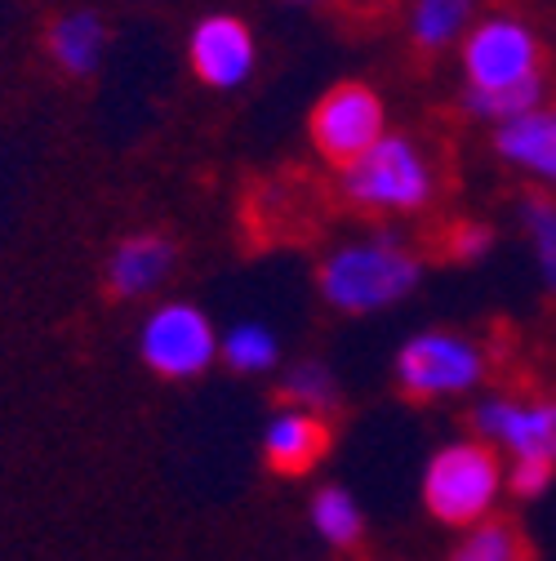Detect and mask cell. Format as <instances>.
Wrapping results in <instances>:
<instances>
[{
	"label": "cell",
	"mask_w": 556,
	"mask_h": 561,
	"mask_svg": "<svg viewBox=\"0 0 556 561\" xmlns=\"http://www.w3.org/2000/svg\"><path fill=\"white\" fill-rule=\"evenodd\" d=\"M424 276V263L396 237H370L334 250L321 263V295L338 312H379L401 304Z\"/></svg>",
	"instance_id": "cell-1"
},
{
	"label": "cell",
	"mask_w": 556,
	"mask_h": 561,
	"mask_svg": "<svg viewBox=\"0 0 556 561\" xmlns=\"http://www.w3.org/2000/svg\"><path fill=\"white\" fill-rule=\"evenodd\" d=\"M503 490H508L503 463L485 442H450L428 459V472H424L428 513L459 530L490 522Z\"/></svg>",
	"instance_id": "cell-2"
},
{
	"label": "cell",
	"mask_w": 556,
	"mask_h": 561,
	"mask_svg": "<svg viewBox=\"0 0 556 561\" xmlns=\"http://www.w3.org/2000/svg\"><path fill=\"white\" fill-rule=\"evenodd\" d=\"M343 192L366 209L414 215L437 196V174L424 148L405 134H383L379 144L343 170Z\"/></svg>",
	"instance_id": "cell-3"
},
{
	"label": "cell",
	"mask_w": 556,
	"mask_h": 561,
	"mask_svg": "<svg viewBox=\"0 0 556 561\" xmlns=\"http://www.w3.org/2000/svg\"><path fill=\"white\" fill-rule=\"evenodd\" d=\"M490 375L485 347L454 330H428L414 334L396 353V383L409 401H445L467 397Z\"/></svg>",
	"instance_id": "cell-4"
},
{
	"label": "cell",
	"mask_w": 556,
	"mask_h": 561,
	"mask_svg": "<svg viewBox=\"0 0 556 561\" xmlns=\"http://www.w3.org/2000/svg\"><path fill=\"white\" fill-rule=\"evenodd\" d=\"M463 72H467V90L480 94L517 90L543 77V45L521 19L508 14L485 19L463 41Z\"/></svg>",
	"instance_id": "cell-5"
},
{
	"label": "cell",
	"mask_w": 556,
	"mask_h": 561,
	"mask_svg": "<svg viewBox=\"0 0 556 561\" xmlns=\"http://www.w3.org/2000/svg\"><path fill=\"white\" fill-rule=\"evenodd\" d=\"M472 428L508 463L556 468V397H485L472 410Z\"/></svg>",
	"instance_id": "cell-6"
},
{
	"label": "cell",
	"mask_w": 556,
	"mask_h": 561,
	"mask_svg": "<svg viewBox=\"0 0 556 561\" xmlns=\"http://www.w3.org/2000/svg\"><path fill=\"white\" fill-rule=\"evenodd\" d=\"M383 138V103L370 85H334L312 107V144L325 161L347 170Z\"/></svg>",
	"instance_id": "cell-7"
},
{
	"label": "cell",
	"mask_w": 556,
	"mask_h": 561,
	"mask_svg": "<svg viewBox=\"0 0 556 561\" xmlns=\"http://www.w3.org/2000/svg\"><path fill=\"white\" fill-rule=\"evenodd\" d=\"M138 353H143V362L165 379H192L200 370H210V362L219 353V339H215L210 317L200 308L165 304L148 317L143 339H138Z\"/></svg>",
	"instance_id": "cell-8"
},
{
	"label": "cell",
	"mask_w": 556,
	"mask_h": 561,
	"mask_svg": "<svg viewBox=\"0 0 556 561\" xmlns=\"http://www.w3.org/2000/svg\"><path fill=\"white\" fill-rule=\"evenodd\" d=\"M187 54H192L196 77L215 90H232L254 72V36L232 14H215V19L196 23Z\"/></svg>",
	"instance_id": "cell-9"
},
{
	"label": "cell",
	"mask_w": 556,
	"mask_h": 561,
	"mask_svg": "<svg viewBox=\"0 0 556 561\" xmlns=\"http://www.w3.org/2000/svg\"><path fill=\"white\" fill-rule=\"evenodd\" d=\"M325 450H329V424L316 410H299V405L276 414L267 424V437H263L267 463L276 472H290V477L308 472L316 459H325Z\"/></svg>",
	"instance_id": "cell-10"
},
{
	"label": "cell",
	"mask_w": 556,
	"mask_h": 561,
	"mask_svg": "<svg viewBox=\"0 0 556 561\" xmlns=\"http://www.w3.org/2000/svg\"><path fill=\"white\" fill-rule=\"evenodd\" d=\"M495 152L508 165L556 183V116L552 112H525L517 121L495 125Z\"/></svg>",
	"instance_id": "cell-11"
},
{
	"label": "cell",
	"mask_w": 556,
	"mask_h": 561,
	"mask_svg": "<svg viewBox=\"0 0 556 561\" xmlns=\"http://www.w3.org/2000/svg\"><path fill=\"white\" fill-rule=\"evenodd\" d=\"M170 263H174V245L165 237H152V232L129 237L116 245V254L107 263V286L116 299H138L170 276Z\"/></svg>",
	"instance_id": "cell-12"
},
{
	"label": "cell",
	"mask_w": 556,
	"mask_h": 561,
	"mask_svg": "<svg viewBox=\"0 0 556 561\" xmlns=\"http://www.w3.org/2000/svg\"><path fill=\"white\" fill-rule=\"evenodd\" d=\"M103 45H107V27L94 10H72L49 27V49H54L62 72H72V77L94 72L99 58H103Z\"/></svg>",
	"instance_id": "cell-13"
},
{
	"label": "cell",
	"mask_w": 556,
	"mask_h": 561,
	"mask_svg": "<svg viewBox=\"0 0 556 561\" xmlns=\"http://www.w3.org/2000/svg\"><path fill=\"white\" fill-rule=\"evenodd\" d=\"M472 10H476V0H414L409 5V41H414V49H424V54L450 49L463 36Z\"/></svg>",
	"instance_id": "cell-14"
},
{
	"label": "cell",
	"mask_w": 556,
	"mask_h": 561,
	"mask_svg": "<svg viewBox=\"0 0 556 561\" xmlns=\"http://www.w3.org/2000/svg\"><path fill=\"white\" fill-rule=\"evenodd\" d=\"M450 561H534V557H530V548H525V539L512 522L490 517V522L463 530Z\"/></svg>",
	"instance_id": "cell-15"
},
{
	"label": "cell",
	"mask_w": 556,
	"mask_h": 561,
	"mask_svg": "<svg viewBox=\"0 0 556 561\" xmlns=\"http://www.w3.org/2000/svg\"><path fill=\"white\" fill-rule=\"evenodd\" d=\"M312 526L334 548H352L361 539V530H366V517H361V504L347 495V490L325 485V490H316V500H312Z\"/></svg>",
	"instance_id": "cell-16"
},
{
	"label": "cell",
	"mask_w": 556,
	"mask_h": 561,
	"mask_svg": "<svg viewBox=\"0 0 556 561\" xmlns=\"http://www.w3.org/2000/svg\"><path fill=\"white\" fill-rule=\"evenodd\" d=\"M521 228L530 237V250H534V263H538L547 295H556V201L543 196V192L521 196Z\"/></svg>",
	"instance_id": "cell-17"
},
{
	"label": "cell",
	"mask_w": 556,
	"mask_h": 561,
	"mask_svg": "<svg viewBox=\"0 0 556 561\" xmlns=\"http://www.w3.org/2000/svg\"><path fill=\"white\" fill-rule=\"evenodd\" d=\"M543 94H547V85H543V77H538V81H525V85L499 90V94L467 90V94H463V107H467L472 116H480V121L503 125V121H517V116H525V112H543Z\"/></svg>",
	"instance_id": "cell-18"
},
{
	"label": "cell",
	"mask_w": 556,
	"mask_h": 561,
	"mask_svg": "<svg viewBox=\"0 0 556 561\" xmlns=\"http://www.w3.org/2000/svg\"><path fill=\"white\" fill-rule=\"evenodd\" d=\"M219 353H223V362H228L232 370H241V375H250V370H271V366H276V339H271L267 325L245 321V325L228 330V339L219 343Z\"/></svg>",
	"instance_id": "cell-19"
},
{
	"label": "cell",
	"mask_w": 556,
	"mask_h": 561,
	"mask_svg": "<svg viewBox=\"0 0 556 561\" xmlns=\"http://www.w3.org/2000/svg\"><path fill=\"white\" fill-rule=\"evenodd\" d=\"M286 392L299 401V410H321V405H334L338 388H334V375L321 366V362H303L290 370L286 379Z\"/></svg>",
	"instance_id": "cell-20"
},
{
	"label": "cell",
	"mask_w": 556,
	"mask_h": 561,
	"mask_svg": "<svg viewBox=\"0 0 556 561\" xmlns=\"http://www.w3.org/2000/svg\"><path fill=\"white\" fill-rule=\"evenodd\" d=\"M490 245H495V232L485 224H459L450 232V259H463V263L485 259V254H490Z\"/></svg>",
	"instance_id": "cell-21"
},
{
	"label": "cell",
	"mask_w": 556,
	"mask_h": 561,
	"mask_svg": "<svg viewBox=\"0 0 556 561\" xmlns=\"http://www.w3.org/2000/svg\"><path fill=\"white\" fill-rule=\"evenodd\" d=\"M503 477H508V490H512V495L534 500V495H543V490L552 485L556 468H547V463H508Z\"/></svg>",
	"instance_id": "cell-22"
},
{
	"label": "cell",
	"mask_w": 556,
	"mask_h": 561,
	"mask_svg": "<svg viewBox=\"0 0 556 561\" xmlns=\"http://www.w3.org/2000/svg\"><path fill=\"white\" fill-rule=\"evenodd\" d=\"M387 5H392V0H343V10H347V14H361V19H366V14H383Z\"/></svg>",
	"instance_id": "cell-23"
}]
</instances>
